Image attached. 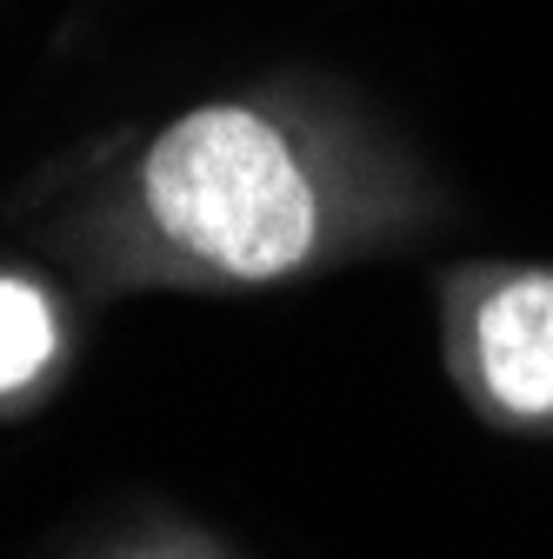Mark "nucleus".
Here are the masks:
<instances>
[{
    "mask_svg": "<svg viewBox=\"0 0 553 559\" xmlns=\"http://www.w3.org/2000/svg\"><path fill=\"white\" fill-rule=\"evenodd\" d=\"M54 354V320L47 300L21 280H0V386H21L47 367Z\"/></svg>",
    "mask_w": 553,
    "mask_h": 559,
    "instance_id": "7ed1b4c3",
    "label": "nucleus"
},
{
    "mask_svg": "<svg viewBox=\"0 0 553 559\" xmlns=\"http://www.w3.org/2000/svg\"><path fill=\"white\" fill-rule=\"evenodd\" d=\"M480 367L501 406L553 413V280H514L480 307Z\"/></svg>",
    "mask_w": 553,
    "mask_h": 559,
    "instance_id": "f03ea898",
    "label": "nucleus"
},
{
    "mask_svg": "<svg viewBox=\"0 0 553 559\" xmlns=\"http://www.w3.org/2000/svg\"><path fill=\"white\" fill-rule=\"evenodd\" d=\"M154 221L227 273H281L314 240V193L281 133L240 107L180 120L148 160Z\"/></svg>",
    "mask_w": 553,
    "mask_h": 559,
    "instance_id": "f257e3e1",
    "label": "nucleus"
}]
</instances>
